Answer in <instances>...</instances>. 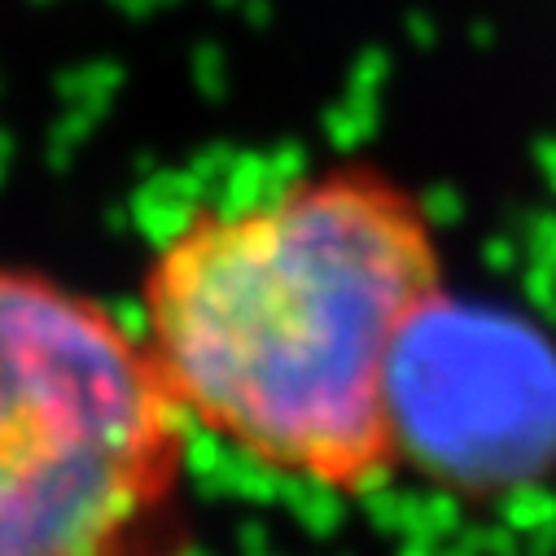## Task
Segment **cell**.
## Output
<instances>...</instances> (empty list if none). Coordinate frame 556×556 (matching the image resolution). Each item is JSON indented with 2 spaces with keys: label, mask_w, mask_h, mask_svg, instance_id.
<instances>
[{
  "label": "cell",
  "mask_w": 556,
  "mask_h": 556,
  "mask_svg": "<svg viewBox=\"0 0 556 556\" xmlns=\"http://www.w3.org/2000/svg\"><path fill=\"white\" fill-rule=\"evenodd\" d=\"M447 294L426 193L372 159H329L185 206L146 254L131 325L198 443L364 500L403 473L399 359Z\"/></svg>",
  "instance_id": "obj_1"
},
{
  "label": "cell",
  "mask_w": 556,
  "mask_h": 556,
  "mask_svg": "<svg viewBox=\"0 0 556 556\" xmlns=\"http://www.w3.org/2000/svg\"><path fill=\"white\" fill-rule=\"evenodd\" d=\"M193 452L131 316L0 263V556H193Z\"/></svg>",
  "instance_id": "obj_2"
},
{
  "label": "cell",
  "mask_w": 556,
  "mask_h": 556,
  "mask_svg": "<svg viewBox=\"0 0 556 556\" xmlns=\"http://www.w3.org/2000/svg\"><path fill=\"white\" fill-rule=\"evenodd\" d=\"M403 469L460 486H517L556 456V359L534 333L439 299L403 346L394 381Z\"/></svg>",
  "instance_id": "obj_3"
}]
</instances>
